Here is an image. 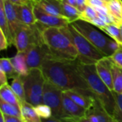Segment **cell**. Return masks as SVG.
<instances>
[{
  "instance_id": "cell-27",
  "label": "cell",
  "mask_w": 122,
  "mask_h": 122,
  "mask_svg": "<svg viewBox=\"0 0 122 122\" xmlns=\"http://www.w3.org/2000/svg\"><path fill=\"white\" fill-rule=\"evenodd\" d=\"M0 69L6 74L8 79H13L19 75L16 71L10 59L9 58H1L0 59Z\"/></svg>"
},
{
  "instance_id": "cell-28",
  "label": "cell",
  "mask_w": 122,
  "mask_h": 122,
  "mask_svg": "<svg viewBox=\"0 0 122 122\" xmlns=\"http://www.w3.org/2000/svg\"><path fill=\"white\" fill-rule=\"evenodd\" d=\"M0 111L5 114L18 117L21 119V109L2 99H0Z\"/></svg>"
},
{
  "instance_id": "cell-6",
  "label": "cell",
  "mask_w": 122,
  "mask_h": 122,
  "mask_svg": "<svg viewBox=\"0 0 122 122\" xmlns=\"http://www.w3.org/2000/svg\"><path fill=\"white\" fill-rule=\"evenodd\" d=\"M26 94V102L34 107L42 104L43 90L46 81L45 76L40 68L29 69L25 76H21Z\"/></svg>"
},
{
  "instance_id": "cell-34",
  "label": "cell",
  "mask_w": 122,
  "mask_h": 122,
  "mask_svg": "<svg viewBox=\"0 0 122 122\" xmlns=\"http://www.w3.org/2000/svg\"><path fill=\"white\" fill-rule=\"evenodd\" d=\"M9 46L7 38L3 31L0 29V49L1 50H5L8 48Z\"/></svg>"
},
{
  "instance_id": "cell-2",
  "label": "cell",
  "mask_w": 122,
  "mask_h": 122,
  "mask_svg": "<svg viewBox=\"0 0 122 122\" xmlns=\"http://www.w3.org/2000/svg\"><path fill=\"white\" fill-rule=\"evenodd\" d=\"M42 36L53 56L60 59L76 60L78 51L66 27H44Z\"/></svg>"
},
{
  "instance_id": "cell-9",
  "label": "cell",
  "mask_w": 122,
  "mask_h": 122,
  "mask_svg": "<svg viewBox=\"0 0 122 122\" xmlns=\"http://www.w3.org/2000/svg\"><path fill=\"white\" fill-rule=\"evenodd\" d=\"M26 64L29 69L40 68L42 64L47 59L54 58L45 42H42L30 48L24 52Z\"/></svg>"
},
{
  "instance_id": "cell-36",
  "label": "cell",
  "mask_w": 122,
  "mask_h": 122,
  "mask_svg": "<svg viewBox=\"0 0 122 122\" xmlns=\"http://www.w3.org/2000/svg\"><path fill=\"white\" fill-rule=\"evenodd\" d=\"M7 79H8V77H7L6 74L2 70L0 69V84H1V86L8 84Z\"/></svg>"
},
{
  "instance_id": "cell-16",
  "label": "cell",
  "mask_w": 122,
  "mask_h": 122,
  "mask_svg": "<svg viewBox=\"0 0 122 122\" xmlns=\"http://www.w3.org/2000/svg\"><path fill=\"white\" fill-rule=\"evenodd\" d=\"M3 2H4V11H5V14L8 20L9 29H10L13 39H14V36L16 29L22 23L18 19L16 11L15 9L14 3L11 2L9 0H3Z\"/></svg>"
},
{
  "instance_id": "cell-23",
  "label": "cell",
  "mask_w": 122,
  "mask_h": 122,
  "mask_svg": "<svg viewBox=\"0 0 122 122\" xmlns=\"http://www.w3.org/2000/svg\"><path fill=\"white\" fill-rule=\"evenodd\" d=\"M62 9L64 16L68 19L70 24L80 19L81 12L76 7L62 1Z\"/></svg>"
},
{
  "instance_id": "cell-38",
  "label": "cell",
  "mask_w": 122,
  "mask_h": 122,
  "mask_svg": "<svg viewBox=\"0 0 122 122\" xmlns=\"http://www.w3.org/2000/svg\"><path fill=\"white\" fill-rule=\"evenodd\" d=\"M62 1L71 4V5H72V6H74L75 7L77 6V0H62Z\"/></svg>"
},
{
  "instance_id": "cell-20",
  "label": "cell",
  "mask_w": 122,
  "mask_h": 122,
  "mask_svg": "<svg viewBox=\"0 0 122 122\" xmlns=\"http://www.w3.org/2000/svg\"><path fill=\"white\" fill-rule=\"evenodd\" d=\"M0 99L21 109V102L8 84L0 86Z\"/></svg>"
},
{
  "instance_id": "cell-10",
  "label": "cell",
  "mask_w": 122,
  "mask_h": 122,
  "mask_svg": "<svg viewBox=\"0 0 122 122\" xmlns=\"http://www.w3.org/2000/svg\"><path fill=\"white\" fill-rule=\"evenodd\" d=\"M62 99L65 114L64 122H82L86 116V109L74 102L64 92H63Z\"/></svg>"
},
{
  "instance_id": "cell-21",
  "label": "cell",
  "mask_w": 122,
  "mask_h": 122,
  "mask_svg": "<svg viewBox=\"0 0 122 122\" xmlns=\"http://www.w3.org/2000/svg\"><path fill=\"white\" fill-rule=\"evenodd\" d=\"M16 71L20 76H25L28 74L29 69L28 68L25 54L24 52H17V54L10 59Z\"/></svg>"
},
{
  "instance_id": "cell-31",
  "label": "cell",
  "mask_w": 122,
  "mask_h": 122,
  "mask_svg": "<svg viewBox=\"0 0 122 122\" xmlns=\"http://www.w3.org/2000/svg\"><path fill=\"white\" fill-rule=\"evenodd\" d=\"M97 16H98L97 12L96 11L94 8L92 6H91L90 4H88L86 5V6L85 9L84 10V11L81 12L80 19L84 20V21H87V22L89 23L92 20L97 18Z\"/></svg>"
},
{
  "instance_id": "cell-8",
  "label": "cell",
  "mask_w": 122,
  "mask_h": 122,
  "mask_svg": "<svg viewBox=\"0 0 122 122\" xmlns=\"http://www.w3.org/2000/svg\"><path fill=\"white\" fill-rule=\"evenodd\" d=\"M71 24L99 51L107 56L110 55L109 43L112 39L111 37L106 36L102 32L97 31L92 24L81 19L72 22Z\"/></svg>"
},
{
  "instance_id": "cell-14",
  "label": "cell",
  "mask_w": 122,
  "mask_h": 122,
  "mask_svg": "<svg viewBox=\"0 0 122 122\" xmlns=\"http://www.w3.org/2000/svg\"><path fill=\"white\" fill-rule=\"evenodd\" d=\"M14 6L18 19L22 24L32 25L37 23L34 12V5L33 2L24 4H14Z\"/></svg>"
},
{
  "instance_id": "cell-24",
  "label": "cell",
  "mask_w": 122,
  "mask_h": 122,
  "mask_svg": "<svg viewBox=\"0 0 122 122\" xmlns=\"http://www.w3.org/2000/svg\"><path fill=\"white\" fill-rule=\"evenodd\" d=\"M100 30L103 31L104 33H106L109 36L114 39L118 44L122 45V39L121 36V31H120V27L117 24L113 23V24H107L101 28H99Z\"/></svg>"
},
{
  "instance_id": "cell-32",
  "label": "cell",
  "mask_w": 122,
  "mask_h": 122,
  "mask_svg": "<svg viewBox=\"0 0 122 122\" xmlns=\"http://www.w3.org/2000/svg\"><path fill=\"white\" fill-rule=\"evenodd\" d=\"M109 59L117 66L122 69V45L120 44L119 48L109 56Z\"/></svg>"
},
{
  "instance_id": "cell-12",
  "label": "cell",
  "mask_w": 122,
  "mask_h": 122,
  "mask_svg": "<svg viewBox=\"0 0 122 122\" xmlns=\"http://www.w3.org/2000/svg\"><path fill=\"white\" fill-rule=\"evenodd\" d=\"M34 12L38 23L46 27H66L70 23L68 19L49 14L34 6Z\"/></svg>"
},
{
  "instance_id": "cell-5",
  "label": "cell",
  "mask_w": 122,
  "mask_h": 122,
  "mask_svg": "<svg viewBox=\"0 0 122 122\" xmlns=\"http://www.w3.org/2000/svg\"><path fill=\"white\" fill-rule=\"evenodd\" d=\"M69 33L78 51V60L86 64H96L106 56L95 47L71 24L67 26Z\"/></svg>"
},
{
  "instance_id": "cell-30",
  "label": "cell",
  "mask_w": 122,
  "mask_h": 122,
  "mask_svg": "<svg viewBox=\"0 0 122 122\" xmlns=\"http://www.w3.org/2000/svg\"><path fill=\"white\" fill-rule=\"evenodd\" d=\"M34 109L38 116L41 119V120L49 121L51 119L52 111H51V109L49 106L44 104H41L34 107Z\"/></svg>"
},
{
  "instance_id": "cell-35",
  "label": "cell",
  "mask_w": 122,
  "mask_h": 122,
  "mask_svg": "<svg viewBox=\"0 0 122 122\" xmlns=\"http://www.w3.org/2000/svg\"><path fill=\"white\" fill-rule=\"evenodd\" d=\"M88 4L92 6H106L107 2L103 0H88Z\"/></svg>"
},
{
  "instance_id": "cell-26",
  "label": "cell",
  "mask_w": 122,
  "mask_h": 122,
  "mask_svg": "<svg viewBox=\"0 0 122 122\" xmlns=\"http://www.w3.org/2000/svg\"><path fill=\"white\" fill-rule=\"evenodd\" d=\"M112 72L114 81V91L122 94V69L112 64Z\"/></svg>"
},
{
  "instance_id": "cell-3",
  "label": "cell",
  "mask_w": 122,
  "mask_h": 122,
  "mask_svg": "<svg viewBox=\"0 0 122 122\" xmlns=\"http://www.w3.org/2000/svg\"><path fill=\"white\" fill-rule=\"evenodd\" d=\"M78 69L86 81L90 90L99 99L107 112L113 117L115 107V99L113 91L109 89L98 75L95 64H86L78 60Z\"/></svg>"
},
{
  "instance_id": "cell-22",
  "label": "cell",
  "mask_w": 122,
  "mask_h": 122,
  "mask_svg": "<svg viewBox=\"0 0 122 122\" xmlns=\"http://www.w3.org/2000/svg\"><path fill=\"white\" fill-rule=\"evenodd\" d=\"M0 29L3 31L4 34L6 35L9 44L11 46V44H14V39L9 29L8 20L5 14L4 7V2L3 0H0Z\"/></svg>"
},
{
  "instance_id": "cell-7",
  "label": "cell",
  "mask_w": 122,
  "mask_h": 122,
  "mask_svg": "<svg viewBox=\"0 0 122 122\" xmlns=\"http://www.w3.org/2000/svg\"><path fill=\"white\" fill-rule=\"evenodd\" d=\"M63 90L46 80L44 90L42 104L49 106L52 111V117L49 121L64 122L65 114L63 107Z\"/></svg>"
},
{
  "instance_id": "cell-13",
  "label": "cell",
  "mask_w": 122,
  "mask_h": 122,
  "mask_svg": "<svg viewBox=\"0 0 122 122\" xmlns=\"http://www.w3.org/2000/svg\"><path fill=\"white\" fill-rule=\"evenodd\" d=\"M112 61L109 56H105L96 64V69L101 79L106 84L111 91H114V81L112 72Z\"/></svg>"
},
{
  "instance_id": "cell-17",
  "label": "cell",
  "mask_w": 122,
  "mask_h": 122,
  "mask_svg": "<svg viewBox=\"0 0 122 122\" xmlns=\"http://www.w3.org/2000/svg\"><path fill=\"white\" fill-rule=\"evenodd\" d=\"M74 102L80 105L81 107L85 108L86 110L90 108L92 105L95 96H90L74 90H67L64 91Z\"/></svg>"
},
{
  "instance_id": "cell-39",
  "label": "cell",
  "mask_w": 122,
  "mask_h": 122,
  "mask_svg": "<svg viewBox=\"0 0 122 122\" xmlns=\"http://www.w3.org/2000/svg\"><path fill=\"white\" fill-rule=\"evenodd\" d=\"M120 27V31H121V36H122V24L119 26Z\"/></svg>"
},
{
  "instance_id": "cell-11",
  "label": "cell",
  "mask_w": 122,
  "mask_h": 122,
  "mask_svg": "<svg viewBox=\"0 0 122 122\" xmlns=\"http://www.w3.org/2000/svg\"><path fill=\"white\" fill-rule=\"evenodd\" d=\"M114 118L107 112L99 99L95 97L94 102L86 110L82 122H114Z\"/></svg>"
},
{
  "instance_id": "cell-33",
  "label": "cell",
  "mask_w": 122,
  "mask_h": 122,
  "mask_svg": "<svg viewBox=\"0 0 122 122\" xmlns=\"http://www.w3.org/2000/svg\"><path fill=\"white\" fill-rule=\"evenodd\" d=\"M0 113H1L0 122H23L22 119L20 117L5 114L2 113L1 111H0Z\"/></svg>"
},
{
  "instance_id": "cell-18",
  "label": "cell",
  "mask_w": 122,
  "mask_h": 122,
  "mask_svg": "<svg viewBox=\"0 0 122 122\" xmlns=\"http://www.w3.org/2000/svg\"><path fill=\"white\" fill-rule=\"evenodd\" d=\"M107 6L114 23L120 26L122 24V0H110Z\"/></svg>"
},
{
  "instance_id": "cell-19",
  "label": "cell",
  "mask_w": 122,
  "mask_h": 122,
  "mask_svg": "<svg viewBox=\"0 0 122 122\" xmlns=\"http://www.w3.org/2000/svg\"><path fill=\"white\" fill-rule=\"evenodd\" d=\"M21 113L23 122H41L42 121L38 116L34 107L27 102L21 104Z\"/></svg>"
},
{
  "instance_id": "cell-15",
  "label": "cell",
  "mask_w": 122,
  "mask_h": 122,
  "mask_svg": "<svg viewBox=\"0 0 122 122\" xmlns=\"http://www.w3.org/2000/svg\"><path fill=\"white\" fill-rule=\"evenodd\" d=\"M34 5L42 11L54 15L64 16L61 0H33Z\"/></svg>"
},
{
  "instance_id": "cell-1",
  "label": "cell",
  "mask_w": 122,
  "mask_h": 122,
  "mask_svg": "<svg viewBox=\"0 0 122 122\" xmlns=\"http://www.w3.org/2000/svg\"><path fill=\"white\" fill-rule=\"evenodd\" d=\"M41 69L46 81L63 91L74 90L94 96L78 69V59L67 60L51 58L46 60Z\"/></svg>"
},
{
  "instance_id": "cell-37",
  "label": "cell",
  "mask_w": 122,
  "mask_h": 122,
  "mask_svg": "<svg viewBox=\"0 0 122 122\" xmlns=\"http://www.w3.org/2000/svg\"><path fill=\"white\" fill-rule=\"evenodd\" d=\"M9 1H11L14 4H29L33 2V0H9Z\"/></svg>"
},
{
  "instance_id": "cell-29",
  "label": "cell",
  "mask_w": 122,
  "mask_h": 122,
  "mask_svg": "<svg viewBox=\"0 0 122 122\" xmlns=\"http://www.w3.org/2000/svg\"><path fill=\"white\" fill-rule=\"evenodd\" d=\"M115 99V107L114 111L113 118L114 122H122V94L113 91Z\"/></svg>"
},
{
  "instance_id": "cell-4",
  "label": "cell",
  "mask_w": 122,
  "mask_h": 122,
  "mask_svg": "<svg viewBox=\"0 0 122 122\" xmlns=\"http://www.w3.org/2000/svg\"><path fill=\"white\" fill-rule=\"evenodd\" d=\"M46 27L39 23L32 25L21 24L14 36V44L17 52H26L35 45L44 42L42 29Z\"/></svg>"
},
{
  "instance_id": "cell-25",
  "label": "cell",
  "mask_w": 122,
  "mask_h": 122,
  "mask_svg": "<svg viewBox=\"0 0 122 122\" xmlns=\"http://www.w3.org/2000/svg\"><path fill=\"white\" fill-rule=\"evenodd\" d=\"M11 87L14 92L16 94L17 97L19 98L21 104L22 102H26V94L24 84L20 75L17 76L16 77L14 78L12 80V83L11 84Z\"/></svg>"
}]
</instances>
